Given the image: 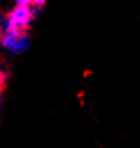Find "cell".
Listing matches in <instances>:
<instances>
[{
  "label": "cell",
  "instance_id": "cell-1",
  "mask_svg": "<svg viewBox=\"0 0 140 148\" xmlns=\"http://www.w3.org/2000/svg\"><path fill=\"white\" fill-rule=\"evenodd\" d=\"M44 3H37V2H18L5 18L3 31L26 34V29L29 27L31 21L34 19V16L37 15V10Z\"/></svg>",
  "mask_w": 140,
  "mask_h": 148
},
{
  "label": "cell",
  "instance_id": "cell-3",
  "mask_svg": "<svg viewBox=\"0 0 140 148\" xmlns=\"http://www.w3.org/2000/svg\"><path fill=\"white\" fill-rule=\"evenodd\" d=\"M3 87H5V76L0 71V97H2V92H3Z\"/></svg>",
  "mask_w": 140,
  "mask_h": 148
},
{
  "label": "cell",
  "instance_id": "cell-2",
  "mask_svg": "<svg viewBox=\"0 0 140 148\" xmlns=\"http://www.w3.org/2000/svg\"><path fill=\"white\" fill-rule=\"evenodd\" d=\"M2 44H3L8 50H11V52H21V50H24L26 45H27L26 34L3 31V34H2Z\"/></svg>",
  "mask_w": 140,
  "mask_h": 148
}]
</instances>
